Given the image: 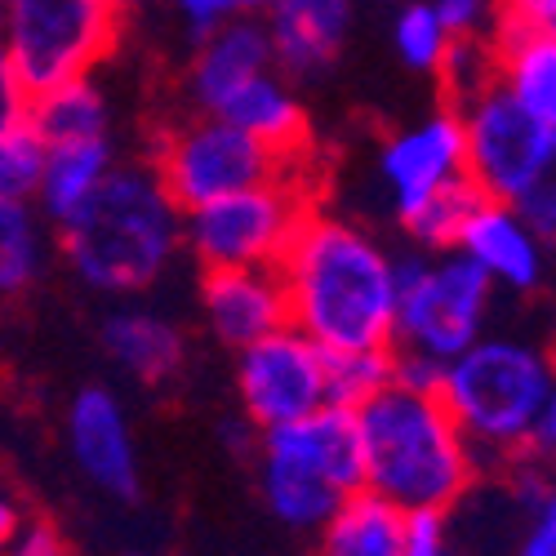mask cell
Segmentation results:
<instances>
[{"label": "cell", "mask_w": 556, "mask_h": 556, "mask_svg": "<svg viewBox=\"0 0 556 556\" xmlns=\"http://www.w3.org/2000/svg\"><path fill=\"white\" fill-rule=\"evenodd\" d=\"M116 143L108 138H80V143H50L45 148V174L40 188L31 197V205L40 210V218L59 227L67 223L89 197L103 188V178L116 169Z\"/></svg>", "instance_id": "44dd1931"}, {"label": "cell", "mask_w": 556, "mask_h": 556, "mask_svg": "<svg viewBox=\"0 0 556 556\" xmlns=\"http://www.w3.org/2000/svg\"><path fill=\"white\" fill-rule=\"evenodd\" d=\"M463 125V152H468V178L490 201H521L530 182L556 156V134L543 129L513 94L494 80L472 89L468 99L450 103Z\"/></svg>", "instance_id": "30bf717a"}, {"label": "cell", "mask_w": 556, "mask_h": 556, "mask_svg": "<svg viewBox=\"0 0 556 556\" xmlns=\"http://www.w3.org/2000/svg\"><path fill=\"white\" fill-rule=\"evenodd\" d=\"M281 286L290 326L326 352L392 348L396 258L352 218L307 210L286 245Z\"/></svg>", "instance_id": "6da1fadb"}, {"label": "cell", "mask_w": 556, "mask_h": 556, "mask_svg": "<svg viewBox=\"0 0 556 556\" xmlns=\"http://www.w3.org/2000/svg\"><path fill=\"white\" fill-rule=\"evenodd\" d=\"M125 556H143V552H125Z\"/></svg>", "instance_id": "f6af8a7d"}, {"label": "cell", "mask_w": 556, "mask_h": 556, "mask_svg": "<svg viewBox=\"0 0 556 556\" xmlns=\"http://www.w3.org/2000/svg\"><path fill=\"white\" fill-rule=\"evenodd\" d=\"M0 40H5V5H0Z\"/></svg>", "instance_id": "ee69618b"}, {"label": "cell", "mask_w": 556, "mask_h": 556, "mask_svg": "<svg viewBox=\"0 0 556 556\" xmlns=\"http://www.w3.org/2000/svg\"><path fill=\"white\" fill-rule=\"evenodd\" d=\"M271 40L276 72L286 80H320L348 50L356 0H271L258 14Z\"/></svg>", "instance_id": "9a60e30c"}, {"label": "cell", "mask_w": 556, "mask_h": 556, "mask_svg": "<svg viewBox=\"0 0 556 556\" xmlns=\"http://www.w3.org/2000/svg\"><path fill=\"white\" fill-rule=\"evenodd\" d=\"M18 526H23V517H18L14 498H10V494H0V547H5V543L18 534Z\"/></svg>", "instance_id": "ab89813d"}, {"label": "cell", "mask_w": 556, "mask_h": 556, "mask_svg": "<svg viewBox=\"0 0 556 556\" xmlns=\"http://www.w3.org/2000/svg\"><path fill=\"white\" fill-rule=\"evenodd\" d=\"M485 80H494V54H490V40H454L445 67H441V85L450 103L468 99L472 89H481Z\"/></svg>", "instance_id": "f1b7e54d"}, {"label": "cell", "mask_w": 556, "mask_h": 556, "mask_svg": "<svg viewBox=\"0 0 556 556\" xmlns=\"http://www.w3.org/2000/svg\"><path fill=\"white\" fill-rule=\"evenodd\" d=\"M45 174V138L23 121L0 138V197L31 201Z\"/></svg>", "instance_id": "83f0119b"}, {"label": "cell", "mask_w": 556, "mask_h": 556, "mask_svg": "<svg viewBox=\"0 0 556 556\" xmlns=\"http://www.w3.org/2000/svg\"><path fill=\"white\" fill-rule=\"evenodd\" d=\"M67 450L89 485L112 498L138 494V450L121 396L103 383H89L67 405Z\"/></svg>", "instance_id": "5bb4252c"}, {"label": "cell", "mask_w": 556, "mask_h": 556, "mask_svg": "<svg viewBox=\"0 0 556 556\" xmlns=\"http://www.w3.org/2000/svg\"><path fill=\"white\" fill-rule=\"evenodd\" d=\"M103 5H108V10H116V14L125 18V14H134V10H143V5H152V0H103Z\"/></svg>", "instance_id": "b9f144b4"}, {"label": "cell", "mask_w": 556, "mask_h": 556, "mask_svg": "<svg viewBox=\"0 0 556 556\" xmlns=\"http://www.w3.org/2000/svg\"><path fill=\"white\" fill-rule=\"evenodd\" d=\"M405 556H450V547H445V513H409Z\"/></svg>", "instance_id": "836d02e7"}, {"label": "cell", "mask_w": 556, "mask_h": 556, "mask_svg": "<svg viewBox=\"0 0 556 556\" xmlns=\"http://www.w3.org/2000/svg\"><path fill=\"white\" fill-rule=\"evenodd\" d=\"M258 494L290 530H320L365 485L356 409L320 405L286 428L258 432Z\"/></svg>", "instance_id": "5b68a950"}, {"label": "cell", "mask_w": 556, "mask_h": 556, "mask_svg": "<svg viewBox=\"0 0 556 556\" xmlns=\"http://www.w3.org/2000/svg\"><path fill=\"white\" fill-rule=\"evenodd\" d=\"M450 45H454V36L445 31L432 0H401L392 14V50L409 72L441 76Z\"/></svg>", "instance_id": "4316f807"}, {"label": "cell", "mask_w": 556, "mask_h": 556, "mask_svg": "<svg viewBox=\"0 0 556 556\" xmlns=\"http://www.w3.org/2000/svg\"><path fill=\"white\" fill-rule=\"evenodd\" d=\"M494 85L513 94L543 129L556 134V36L521 23H503L490 36Z\"/></svg>", "instance_id": "ac0fdd59"}, {"label": "cell", "mask_w": 556, "mask_h": 556, "mask_svg": "<svg viewBox=\"0 0 556 556\" xmlns=\"http://www.w3.org/2000/svg\"><path fill=\"white\" fill-rule=\"evenodd\" d=\"M201 320L214 343L241 352L290 326L286 286L276 267H214L201 276Z\"/></svg>", "instance_id": "2e32d148"}, {"label": "cell", "mask_w": 556, "mask_h": 556, "mask_svg": "<svg viewBox=\"0 0 556 556\" xmlns=\"http://www.w3.org/2000/svg\"><path fill=\"white\" fill-rule=\"evenodd\" d=\"M27 125L50 143H80V138H108L112 134V103L94 76H80L54 85L45 94H31Z\"/></svg>", "instance_id": "603a6c76"}, {"label": "cell", "mask_w": 556, "mask_h": 556, "mask_svg": "<svg viewBox=\"0 0 556 556\" xmlns=\"http://www.w3.org/2000/svg\"><path fill=\"white\" fill-rule=\"evenodd\" d=\"M517 556H556V526L543 521V517H534V526H530L526 543L517 547Z\"/></svg>", "instance_id": "f35d334b"}, {"label": "cell", "mask_w": 556, "mask_h": 556, "mask_svg": "<svg viewBox=\"0 0 556 556\" xmlns=\"http://www.w3.org/2000/svg\"><path fill=\"white\" fill-rule=\"evenodd\" d=\"M27 103H31V94L14 80V72L0 63V138L27 121Z\"/></svg>", "instance_id": "8d00e7d4"}, {"label": "cell", "mask_w": 556, "mask_h": 556, "mask_svg": "<svg viewBox=\"0 0 556 556\" xmlns=\"http://www.w3.org/2000/svg\"><path fill=\"white\" fill-rule=\"evenodd\" d=\"M392 5H401V0H392Z\"/></svg>", "instance_id": "bcb514c9"}, {"label": "cell", "mask_w": 556, "mask_h": 556, "mask_svg": "<svg viewBox=\"0 0 556 556\" xmlns=\"http://www.w3.org/2000/svg\"><path fill=\"white\" fill-rule=\"evenodd\" d=\"M556 392V356L530 339L481 334L445 365L441 401L477 454L530 450L534 424Z\"/></svg>", "instance_id": "277c9868"}, {"label": "cell", "mask_w": 556, "mask_h": 556, "mask_svg": "<svg viewBox=\"0 0 556 556\" xmlns=\"http://www.w3.org/2000/svg\"><path fill=\"white\" fill-rule=\"evenodd\" d=\"M477 205H481L477 182L458 178V182H450L445 192H437L424 205H414L409 214H401L396 223L405 227V237L414 241V250H454L463 223H468V214Z\"/></svg>", "instance_id": "484cf974"}, {"label": "cell", "mask_w": 556, "mask_h": 556, "mask_svg": "<svg viewBox=\"0 0 556 556\" xmlns=\"http://www.w3.org/2000/svg\"><path fill=\"white\" fill-rule=\"evenodd\" d=\"M54 231L76 286L103 299H138L161 286L182 254V205L152 165L116 161L103 188Z\"/></svg>", "instance_id": "7a4b0ae2"}, {"label": "cell", "mask_w": 556, "mask_h": 556, "mask_svg": "<svg viewBox=\"0 0 556 556\" xmlns=\"http://www.w3.org/2000/svg\"><path fill=\"white\" fill-rule=\"evenodd\" d=\"M365 490L405 513H450L477 481V450L437 392L388 383L356 409Z\"/></svg>", "instance_id": "3957f363"}, {"label": "cell", "mask_w": 556, "mask_h": 556, "mask_svg": "<svg viewBox=\"0 0 556 556\" xmlns=\"http://www.w3.org/2000/svg\"><path fill=\"white\" fill-rule=\"evenodd\" d=\"M174 14L192 36H205V31L223 27L227 18H237L245 10H241V0H174Z\"/></svg>", "instance_id": "1f68e13d"}, {"label": "cell", "mask_w": 556, "mask_h": 556, "mask_svg": "<svg viewBox=\"0 0 556 556\" xmlns=\"http://www.w3.org/2000/svg\"><path fill=\"white\" fill-rule=\"evenodd\" d=\"M534 507H539L534 517H543V521H552V526H556V481H547V485H543V494H539V503H534Z\"/></svg>", "instance_id": "60d3db41"}, {"label": "cell", "mask_w": 556, "mask_h": 556, "mask_svg": "<svg viewBox=\"0 0 556 556\" xmlns=\"http://www.w3.org/2000/svg\"><path fill=\"white\" fill-rule=\"evenodd\" d=\"M103 352L138 383H169L182 369L188 343H182V330L165 312L121 299L103 316Z\"/></svg>", "instance_id": "d6986e66"}, {"label": "cell", "mask_w": 556, "mask_h": 556, "mask_svg": "<svg viewBox=\"0 0 556 556\" xmlns=\"http://www.w3.org/2000/svg\"><path fill=\"white\" fill-rule=\"evenodd\" d=\"M316 534L320 556H405L409 513L361 485L334 507V517Z\"/></svg>", "instance_id": "7402d4cb"}, {"label": "cell", "mask_w": 556, "mask_h": 556, "mask_svg": "<svg viewBox=\"0 0 556 556\" xmlns=\"http://www.w3.org/2000/svg\"><path fill=\"white\" fill-rule=\"evenodd\" d=\"M267 5H271V0H241V10H245V14H263Z\"/></svg>", "instance_id": "7bdbcfd3"}, {"label": "cell", "mask_w": 556, "mask_h": 556, "mask_svg": "<svg viewBox=\"0 0 556 556\" xmlns=\"http://www.w3.org/2000/svg\"><path fill=\"white\" fill-rule=\"evenodd\" d=\"M263 72H276L267 27L258 14H237L223 27L197 36V50L188 63V99L197 112L214 116L241 85H250Z\"/></svg>", "instance_id": "e0dca14e"}, {"label": "cell", "mask_w": 556, "mask_h": 556, "mask_svg": "<svg viewBox=\"0 0 556 556\" xmlns=\"http://www.w3.org/2000/svg\"><path fill=\"white\" fill-rule=\"evenodd\" d=\"M392 361H396V383H401V388L441 392V379H445V365H441V361L414 356V352H396V348H392Z\"/></svg>", "instance_id": "e575fe53"}, {"label": "cell", "mask_w": 556, "mask_h": 556, "mask_svg": "<svg viewBox=\"0 0 556 556\" xmlns=\"http://www.w3.org/2000/svg\"><path fill=\"white\" fill-rule=\"evenodd\" d=\"M503 23H521L556 36V0H498Z\"/></svg>", "instance_id": "d590c367"}, {"label": "cell", "mask_w": 556, "mask_h": 556, "mask_svg": "<svg viewBox=\"0 0 556 556\" xmlns=\"http://www.w3.org/2000/svg\"><path fill=\"white\" fill-rule=\"evenodd\" d=\"M152 169L161 174V182L182 210H197L227 192L294 174V165L281 161L271 148H263L258 138H250L245 129H237L223 116H205V112L178 121L161 138Z\"/></svg>", "instance_id": "9c48e42d"}, {"label": "cell", "mask_w": 556, "mask_h": 556, "mask_svg": "<svg viewBox=\"0 0 556 556\" xmlns=\"http://www.w3.org/2000/svg\"><path fill=\"white\" fill-rule=\"evenodd\" d=\"M490 307L494 286L472 258L458 250H409L396 258L392 348L450 365L485 334Z\"/></svg>", "instance_id": "8992f818"}, {"label": "cell", "mask_w": 556, "mask_h": 556, "mask_svg": "<svg viewBox=\"0 0 556 556\" xmlns=\"http://www.w3.org/2000/svg\"><path fill=\"white\" fill-rule=\"evenodd\" d=\"M454 40H490L498 27V0H432Z\"/></svg>", "instance_id": "f546056e"}, {"label": "cell", "mask_w": 556, "mask_h": 556, "mask_svg": "<svg viewBox=\"0 0 556 556\" xmlns=\"http://www.w3.org/2000/svg\"><path fill=\"white\" fill-rule=\"evenodd\" d=\"M237 396L254 432L286 428L326 405V348L281 326L237 352Z\"/></svg>", "instance_id": "8fae6325"}, {"label": "cell", "mask_w": 556, "mask_h": 556, "mask_svg": "<svg viewBox=\"0 0 556 556\" xmlns=\"http://www.w3.org/2000/svg\"><path fill=\"white\" fill-rule=\"evenodd\" d=\"M388 383H396L392 348L326 352V405L361 409L365 401H375Z\"/></svg>", "instance_id": "d4e9b609"}, {"label": "cell", "mask_w": 556, "mask_h": 556, "mask_svg": "<svg viewBox=\"0 0 556 556\" xmlns=\"http://www.w3.org/2000/svg\"><path fill=\"white\" fill-rule=\"evenodd\" d=\"M517 210L543 231L547 241H556V156L547 161V169L530 182V192L517 201Z\"/></svg>", "instance_id": "4dcf8cb0"}, {"label": "cell", "mask_w": 556, "mask_h": 556, "mask_svg": "<svg viewBox=\"0 0 556 556\" xmlns=\"http://www.w3.org/2000/svg\"><path fill=\"white\" fill-rule=\"evenodd\" d=\"M468 178V152H463V125L454 108L428 112L396 134L383 138L379 148V182L392 201V214H409L428 197L445 192L450 182Z\"/></svg>", "instance_id": "7c38bea8"}, {"label": "cell", "mask_w": 556, "mask_h": 556, "mask_svg": "<svg viewBox=\"0 0 556 556\" xmlns=\"http://www.w3.org/2000/svg\"><path fill=\"white\" fill-rule=\"evenodd\" d=\"M530 450L556 463V392L547 396V405H543V414H539V424H534V437H530Z\"/></svg>", "instance_id": "74e56055"}, {"label": "cell", "mask_w": 556, "mask_h": 556, "mask_svg": "<svg viewBox=\"0 0 556 556\" xmlns=\"http://www.w3.org/2000/svg\"><path fill=\"white\" fill-rule=\"evenodd\" d=\"M5 556H72L63 534L45 521H23L18 534L5 543Z\"/></svg>", "instance_id": "d6a6232c"}, {"label": "cell", "mask_w": 556, "mask_h": 556, "mask_svg": "<svg viewBox=\"0 0 556 556\" xmlns=\"http://www.w3.org/2000/svg\"><path fill=\"white\" fill-rule=\"evenodd\" d=\"M547 237L513 205V201H490L481 197V205L463 223L454 250L463 258H472L494 290H513V294H534L547 276Z\"/></svg>", "instance_id": "4fadbf2b"}, {"label": "cell", "mask_w": 556, "mask_h": 556, "mask_svg": "<svg viewBox=\"0 0 556 556\" xmlns=\"http://www.w3.org/2000/svg\"><path fill=\"white\" fill-rule=\"evenodd\" d=\"M5 40L0 63L27 94L94 76L121 45V14L103 0H0Z\"/></svg>", "instance_id": "52a82bcc"}, {"label": "cell", "mask_w": 556, "mask_h": 556, "mask_svg": "<svg viewBox=\"0 0 556 556\" xmlns=\"http://www.w3.org/2000/svg\"><path fill=\"white\" fill-rule=\"evenodd\" d=\"M214 116H223L237 129H245L250 138H258L263 148H271L276 156L290 161V165H299V152L307 148V108L299 99L294 80H286L281 72L254 76Z\"/></svg>", "instance_id": "ffe728a7"}, {"label": "cell", "mask_w": 556, "mask_h": 556, "mask_svg": "<svg viewBox=\"0 0 556 556\" xmlns=\"http://www.w3.org/2000/svg\"><path fill=\"white\" fill-rule=\"evenodd\" d=\"M307 214L294 174L182 210V254L214 267H276Z\"/></svg>", "instance_id": "ba28073f"}, {"label": "cell", "mask_w": 556, "mask_h": 556, "mask_svg": "<svg viewBox=\"0 0 556 556\" xmlns=\"http://www.w3.org/2000/svg\"><path fill=\"white\" fill-rule=\"evenodd\" d=\"M50 263V223L31 201L0 197V299L27 294Z\"/></svg>", "instance_id": "cb8c5ba5"}]
</instances>
